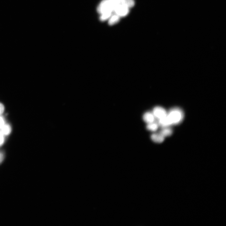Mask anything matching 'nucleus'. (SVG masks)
<instances>
[{
  "mask_svg": "<svg viewBox=\"0 0 226 226\" xmlns=\"http://www.w3.org/2000/svg\"><path fill=\"white\" fill-rule=\"evenodd\" d=\"M12 131V128L11 125L6 123L0 129V131L5 137L9 135Z\"/></svg>",
  "mask_w": 226,
  "mask_h": 226,
  "instance_id": "6",
  "label": "nucleus"
},
{
  "mask_svg": "<svg viewBox=\"0 0 226 226\" xmlns=\"http://www.w3.org/2000/svg\"><path fill=\"white\" fill-rule=\"evenodd\" d=\"M159 126L158 123L154 121L147 124L146 129L148 131L152 132L156 131Z\"/></svg>",
  "mask_w": 226,
  "mask_h": 226,
  "instance_id": "9",
  "label": "nucleus"
},
{
  "mask_svg": "<svg viewBox=\"0 0 226 226\" xmlns=\"http://www.w3.org/2000/svg\"><path fill=\"white\" fill-rule=\"evenodd\" d=\"M121 4L129 8L135 4L134 0H121Z\"/></svg>",
  "mask_w": 226,
  "mask_h": 226,
  "instance_id": "11",
  "label": "nucleus"
},
{
  "mask_svg": "<svg viewBox=\"0 0 226 226\" xmlns=\"http://www.w3.org/2000/svg\"><path fill=\"white\" fill-rule=\"evenodd\" d=\"M120 17L116 13L111 15L109 18L108 24L109 25H113L117 23L120 20Z\"/></svg>",
  "mask_w": 226,
  "mask_h": 226,
  "instance_id": "10",
  "label": "nucleus"
},
{
  "mask_svg": "<svg viewBox=\"0 0 226 226\" xmlns=\"http://www.w3.org/2000/svg\"><path fill=\"white\" fill-rule=\"evenodd\" d=\"M151 138L156 143H161L164 141V137L159 133H154L151 135Z\"/></svg>",
  "mask_w": 226,
  "mask_h": 226,
  "instance_id": "7",
  "label": "nucleus"
},
{
  "mask_svg": "<svg viewBox=\"0 0 226 226\" xmlns=\"http://www.w3.org/2000/svg\"><path fill=\"white\" fill-rule=\"evenodd\" d=\"M159 133L165 137L171 136L173 133V130L169 126L163 127Z\"/></svg>",
  "mask_w": 226,
  "mask_h": 226,
  "instance_id": "8",
  "label": "nucleus"
},
{
  "mask_svg": "<svg viewBox=\"0 0 226 226\" xmlns=\"http://www.w3.org/2000/svg\"><path fill=\"white\" fill-rule=\"evenodd\" d=\"M5 141V136L0 131V147L3 145Z\"/></svg>",
  "mask_w": 226,
  "mask_h": 226,
  "instance_id": "13",
  "label": "nucleus"
},
{
  "mask_svg": "<svg viewBox=\"0 0 226 226\" xmlns=\"http://www.w3.org/2000/svg\"><path fill=\"white\" fill-rule=\"evenodd\" d=\"M184 113L182 110L178 107L171 109L167 112L166 118L169 126L180 123L183 120Z\"/></svg>",
  "mask_w": 226,
  "mask_h": 226,
  "instance_id": "1",
  "label": "nucleus"
},
{
  "mask_svg": "<svg viewBox=\"0 0 226 226\" xmlns=\"http://www.w3.org/2000/svg\"><path fill=\"white\" fill-rule=\"evenodd\" d=\"M129 11V8L121 4L116 5L113 11L116 14L120 17L126 16L128 14Z\"/></svg>",
  "mask_w": 226,
  "mask_h": 226,
  "instance_id": "3",
  "label": "nucleus"
},
{
  "mask_svg": "<svg viewBox=\"0 0 226 226\" xmlns=\"http://www.w3.org/2000/svg\"><path fill=\"white\" fill-rule=\"evenodd\" d=\"M114 7L111 0H103L98 6L97 10L101 14L106 12H113Z\"/></svg>",
  "mask_w": 226,
  "mask_h": 226,
  "instance_id": "2",
  "label": "nucleus"
},
{
  "mask_svg": "<svg viewBox=\"0 0 226 226\" xmlns=\"http://www.w3.org/2000/svg\"><path fill=\"white\" fill-rule=\"evenodd\" d=\"M112 13V12H109L101 14L100 17V20L104 21L109 19Z\"/></svg>",
  "mask_w": 226,
  "mask_h": 226,
  "instance_id": "12",
  "label": "nucleus"
},
{
  "mask_svg": "<svg viewBox=\"0 0 226 226\" xmlns=\"http://www.w3.org/2000/svg\"><path fill=\"white\" fill-rule=\"evenodd\" d=\"M155 118L153 113L149 111L145 113L143 116V121L147 124L154 121Z\"/></svg>",
  "mask_w": 226,
  "mask_h": 226,
  "instance_id": "5",
  "label": "nucleus"
},
{
  "mask_svg": "<svg viewBox=\"0 0 226 226\" xmlns=\"http://www.w3.org/2000/svg\"><path fill=\"white\" fill-rule=\"evenodd\" d=\"M152 113L155 118L159 120L165 117L167 114L166 110L160 106H157L154 108Z\"/></svg>",
  "mask_w": 226,
  "mask_h": 226,
  "instance_id": "4",
  "label": "nucleus"
},
{
  "mask_svg": "<svg viewBox=\"0 0 226 226\" xmlns=\"http://www.w3.org/2000/svg\"><path fill=\"white\" fill-rule=\"evenodd\" d=\"M115 7L118 4H121V0H111Z\"/></svg>",
  "mask_w": 226,
  "mask_h": 226,
  "instance_id": "16",
  "label": "nucleus"
},
{
  "mask_svg": "<svg viewBox=\"0 0 226 226\" xmlns=\"http://www.w3.org/2000/svg\"><path fill=\"white\" fill-rule=\"evenodd\" d=\"M4 158V155L3 153L0 152V164L2 163Z\"/></svg>",
  "mask_w": 226,
  "mask_h": 226,
  "instance_id": "17",
  "label": "nucleus"
},
{
  "mask_svg": "<svg viewBox=\"0 0 226 226\" xmlns=\"http://www.w3.org/2000/svg\"><path fill=\"white\" fill-rule=\"evenodd\" d=\"M6 123L5 118L2 116H0V129Z\"/></svg>",
  "mask_w": 226,
  "mask_h": 226,
  "instance_id": "14",
  "label": "nucleus"
},
{
  "mask_svg": "<svg viewBox=\"0 0 226 226\" xmlns=\"http://www.w3.org/2000/svg\"><path fill=\"white\" fill-rule=\"evenodd\" d=\"M5 110V107L4 105L0 102V116L2 115Z\"/></svg>",
  "mask_w": 226,
  "mask_h": 226,
  "instance_id": "15",
  "label": "nucleus"
}]
</instances>
